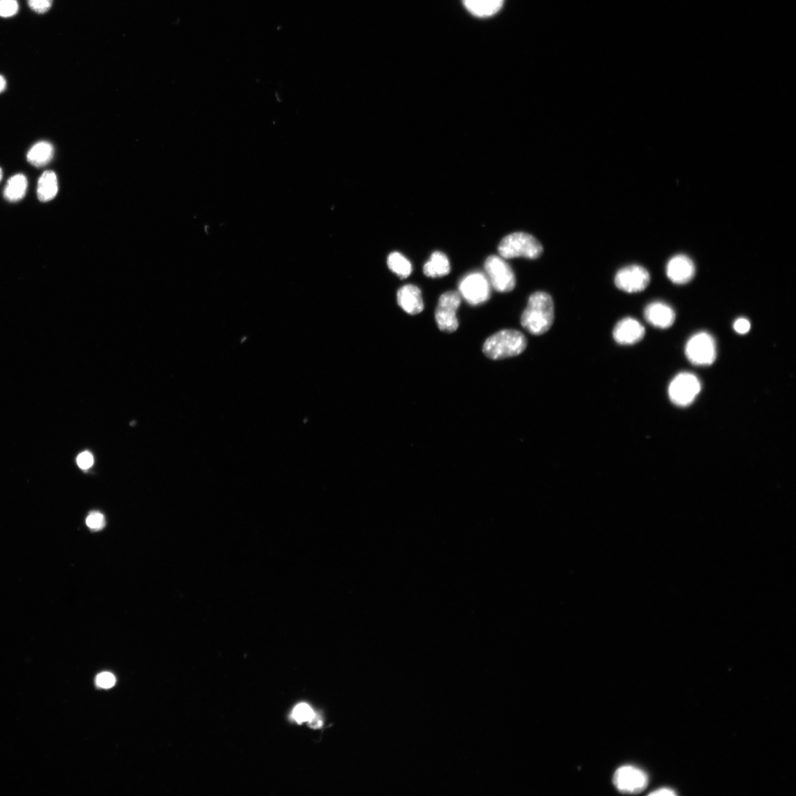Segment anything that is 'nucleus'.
I'll use <instances>...</instances> for the list:
<instances>
[{
  "label": "nucleus",
  "instance_id": "obj_1",
  "mask_svg": "<svg viewBox=\"0 0 796 796\" xmlns=\"http://www.w3.org/2000/svg\"><path fill=\"white\" fill-rule=\"evenodd\" d=\"M554 320V305L551 296L543 291L531 294L521 315L522 327L534 336H541L550 331Z\"/></svg>",
  "mask_w": 796,
  "mask_h": 796
},
{
  "label": "nucleus",
  "instance_id": "obj_2",
  "mask_svg": "<svg viewBox=\"0 0 796 796\" xmlns=\"http://www.w3.org/2000/svg\"><path fill=\"white\" fill-rule=\"evenodd\" d=\"M527 347L526 336L517 329H503L489 337L483 345L484 354L492 360L519 356Z\"/></svg>",
  "mask_w": 796,
  "mask_h": 796
},
{
  "label": "nucleus",
  "instance_id": "obj_3",
  "mask_svg": "<svg viewBox=\"0 0 796 796\" xmlns=\"http://www.w3.org/2000/svg\"><path fill=\"white\" fill-rule=\"evenodd\" d=\"M498 251L505 259L525 257L536 260L542 255L543 247L533 235L518 232L505 236L500 242Z\"/></svg>",
  "mask_w": 796,
  "mask_h": 796
},
{
  "label": "nucleus",
  "instance_id": "obj_4",
  "mask_svg": "<svg viewBox=\"0 0 796 796\" xmlns=\"http://www.w3.org/2000/svg\"><path fill=\"white\" fill-rule=\"evenodd\" d=\"M485 269L491 287L496 291L507 293L514 290L516 286L515 273L505 258L497 255L489 256L485 260Z\"/></svg>",
  "mask_w": 796,
  "mask_h": 796
},
{
  "label": "nucleus",
  "instance_id": "obj_5",
  "mask_svg": "<svg viewBox=\"0 0 796 796\" xmlns=\"http://www.w3.org/2000/svg\"><path fill=\"white\" fill-rule=\"evenodd\" d=\"M685 352L687 359L693 365H711L716 356L715 341L707 332L698 333L689 339Z\"/></svg>",
  "mask_w": 796,
  "mask_h": 796
},
{
  "label": "nucleus",
  "instance_id": "obj_6",
  "mask_svg": "<svg viewBox=\"0 0 796 796\" xmlns=\"http://www.w3.org/2000/svg\"><path fill=\"white\" fill-rule=\"evenodd\" d=\"M459 291L460 296L470 305H479L491 298V285L483 273L473 272L461 280Z\"/></svg>",
  "mask_w": 796,
  "mask_h": 796
},
{
  "label": "nucleus",
  "instance_id": "obj_7",
  "mask_svg": "<svg viewBox=\"0 0 796 796\" xmlns=\"http://www.w3.org/2000/svg\"><path fill=\"white\" fill-rule=\"evenodd\" d=\"M460 304L461 297L458 291H450L440 296L435 318L441 332L451 334L457 331L459 327L457 311Z\"/></svg>",
  "mask_w": 796,
  "mask_h": 796
},
{
  "label": "nucleus",
  "instance_id": "obj_8",
  "mask_svg": "<svg viewBox=\"0 0 796 796\" xmlns=\"http://www.w3.org/2000/svg\"><path fill=\"white\" fill-rule=\"evenodd\" d=\"M701 390L700 382L695 374L680 373L669 386L671 401L679 406H687L696 400Z\"/></svg>",
  "mask_w": 796,
  "mask_h": 796
},
{
  "label": "nucleus",
  "instance_id": "obj_9",
  "mask_svg": "<svg viewBox=\"0 0 796 796\" xmlns=\"http://www.w3.org/2000/svg\"><path fill=\"white\" fill-rule=\"evenodd\" d=\"M650 282V273L640 265H631L621 269L614 278V283L617 289L630 293L643 291L649 286Z\"/></svg>",
  "mask_w": 796,
  "mask_h": 796
},
{
  "label": "nucleus",
  "instance_id": "obj_10",
  "mask_svg": "<svg viewBox=\"0 0 796 796\" xmlns=\"http://www.w3.org/2000/svg\"><path fill=\"white\" fill-rule=\"evenodd\" d=\"M614 786L622 793L637 794L647 786L648 777L642 770L631 766L619 768L613 776Z\"/></svg>",
  "mask_w": 796,
  "mask_h": 796
},
{
  "label": "nucleus",
  "instance_id": "obj_11",
  "mask_svg": "<svg viewBox=\"0 0 796 796\" xmlns=\"http://www.w3.org/2000/svg\"><path fill=\"white\" fill-rule=\"evenodd\" d=\"M645 335L644 327L635 318H622L613 328V337L620 345H633L642 341Z\"/></svg>",
  "mask_w": 796,
  "mask_h": 796
},
{
  "label": "nucleus",
  "instance_id": "obj_12",
  "mask_svg": "<svg viewBox=\"0 0 796 796\" xmlns=\"http://www.w3.org/2000/svg\"><path fill=\"white\" fill-rule=\"evenodd\" d=\"M696 275V266L687 255H678L671 258L667 266L668 278L676 284H686Z\"/></svg>",
  "mask_w": 796,
  "mask_h": 796
},
{
  "label": "nucleus",
  "instance_id": "obj_13",
  "mask_svg": "<svg viewBox=\"0 0 796 796\" xmlns=\"http://www.w3.org/2000/svg\"><path fill=\"white\" fill-rule=\"evenodd\" d=\"M644 315L647 323L657 328H669L676 320L674 310L662 302H654L648 305L644 309Z\"/></svg>",
  "mask_w": 796,
  "mask_h": 796
},
{
  "label": "nucleus",
  "instance_id": "obj_14",
  "mask_svg": "<svg viewBox=\"0 0 796 796\" xmlns=\"http://www.w3.org/2000/svg\"><path fill=\"white\" fill-rule=\"evenodd\" d=\"M397 300L401 308L408 314L416 315L424 309L422 292L413 284H408L398 290Z\"/></svg>",
  "mask_w": 796,
  "mask_h": 796
},
{
  "label": "nucleus",
  "instance_id": "obj_15",
  "mask_svg": "<svg viewBox=\"0 0 796 796\" xmlns=\"http://www.w3.org/2000/svg\"><path fill=\"white\" fill-rule=\"evenodd\" d=\"M464 5L474 16L491 17L502 8L504 0H463Z\"/></svg>",
  "mask_w": 796,
  "mask_h": 796
},
{
  "label": "nucleus",
  "instance_id": "obj_16",
  "mask_svg": "<svg viewBox=\"0 0 796 796\" xmlns=\"http://www.w3.org/2000/svg\"><path fill=\"white\" fill-rule=\"evenodd\" d=\"M450 271L451 266L448 257L444 253L438 251L431 255L424 267L425 275L432 278L446 276L449 274Z\"/></svg>",
  "mask_w": 796,
  "mask_h": 796
},
{
  "label": "nucleus",
  "instance_id": "obj_17",
  "mask_svg": "<svg viewBox=\"0 0 796 796\" xmlns=\"http://www.w3.org/2000/svg\"><path fill=\"white\" fill-rule=\"evenodd\" d=\"M53 155V145L48 142L42 141L31 147L27 154V159L32 165L42 168L52 161Z\"/></svg>",
  "mask_w": 796,
  "mask_h": 796
},
{
  "label": "nucleus",
  "instance_id": "obj_18",
  "mask_svg": "<svg viewBox=\"0 0 796 796\" xmlns=\"http://www.w3.org/2000/svg\"><path fill=\"white\" fill-rule=\"evenodd\" d=\"M58 179L53 172L48 170L40 177L38 181L37 195L41 201L46 202L53 199L58 193Z\"/></svg>",
  "mask_w": 796,
  "mask_h": 796
},
{
  "label": "nucleus",
  "instance_id": "obj_19",
  "mask_svg": "<svg viewBox=\"0 0 796 796\" xmlns=\"http://www.w3.org/2000/svg\"><path fill=\"white\" fill-rule=\"evenodd\" d=\"M28 189V179L24 174H17L10 177L4 190V197L9 201L15 202L24 199Z\"/></svg>",
  "mask_w": 796,
  "mask_h": 796
},
{
  "label": "nucleus",
  "instance_id": "obj_20",
  "mask_svg": "<svg viewBox=\"0 0 796 796\" xmlns=\"http://www.w3.org/2000/svg\"><path fill=\"white\" fill-rule=\"evenodd\" d=\"M389 269L401 279H406L412 274L413 266L408 259L399 253H392L388 258Z\"/></svg>",
  "mask_w": 796,
  "mask_h": 796
},
{
  "label": "nucleus",
  "instance_id": "obj_21",
  "mask_svg": "<svg viewBox=\"0 0 796 796\" xmlns=\"http://www.w3.org/2000/svg\"><path fill=\"white\" fill-rule=\"evenodd\" d=\"M315 714L312 709L306 703H300L296 707L293 711V716L296 721L298 723H302L307 721H311Z\"/></svg>",
  "mask_w": 796,
  "mask_h": 796
},
{
  "label": "nucleus",
  "instance_id": "obj_22",
  "mask_svg": "<svg viewBox=\"0 0 796 796\" xmlns=\"http://www.w3.org/2000/svg\"><path fill=\"white\" fill-rule=\"evenodd\" d=\"M17 0H0V17L8 18L18 12Z\"/></svg>",
  "mask_w": 796,
  "mask_h": 796
},
{
  "label": "nucleus",
  "instance_id": "obj_23",
  "mask_svg": "<svg viewBox=\"0 0 796 796\" xmlns=\"http://www.w3.org/2000/svg\"><path fill=\"white\" fill-rule=\"evenodd\" d=\"M86 523L89 529L98 531L105 527L106 519L105 516L99 512H93L87 518Z\"/></svg>",
  "mask_w": 796,
  "mask_h": 796
},
{
  "label": "nucleus",
  "instance_id": "obj_24",
  "mask_svg": "<svg viewBox=\"0 0 796 796\" xmlns=\"http://www.w3.org/2000/svg\"><path fill=\"white\" fill-rule=\"evenodd\" d=\"M29 7L38 14L48 12L53 5V0H28Z\"/></svg>",
  "mask_w": 796,
  "mask_h": 796
},
{
  "label": "nucleus",
  "instance_id": "obj_25",
  "mask_svg": "<svg viewBox=\"0 0 796 796\" xmlns=\"http://www.w3.org/2000/svg\"><path fill=\"white\" fill-rule=\"evenodd\" d=\"M116 677L110 673H102L96 678V685L103 689H110L115 686Z\"/></svg>",
  "mask_w": 796,
  "mask_h": 796
},
{
  "label": "nucleus",
  "instance_id": "obj_26",
  "mask_svg": "<svg viewBox=\"0 0 796 796\" xmlns=\"http://www.w3.org/2000/svg\"><path fill=\"white\" fill-rule=\"evenodd\" d=\"M77 463L79 467L84 470H87L92 467L94 463V458L92 453H89V451H84L81 454H79V456L77 458Z\"/></svg>",
  "mask_w": 796,
  "mask_h": 796
},
{
  "label": "nucleus",
  "instance_id": "obj_27",
  "mask_svg": "<svg viewBox=\"0 0 796 796\" xmlns=\"http://www.w3.org/2000/svg\"><path fill=\"white\" fill-rule=\"evenodd\" d=\"M734 331L739 334H746L750 329V323L745 318H738L734 323Z\"/></svg>",
  "mask_w": 796,
  "mask_h": 796
},
{
  "label": "nucleus",
  "instance_id": "obj_28",
  "mask_svg": "<svg viewBox=\"0 0 796 796\" xmlns=\"http://www.w3.org/2000/svg\"><path fill=\"white\" fill-rule=\"evenodd\" d=\"M677 794L675 793L674 790L669 789V788L659 789V790H655V791H654L650 794V795H654V796L655 795H656V796H662V795L675 796Z\"/></svg>",
  "mask_w": 796,
  "mask_h": 796
},
{
  "label": "nucleus",
  "instance_id": "obj_29",
  "mask_svg": "<svg viewBox=\"0 0 796 796\" xmlns=\"http://www.w3.org/2000/svg\"><path fill=\"white\" fill-rule=\"evenodd\" d=\"M6 79L2 75H0V93H2L3 92V91L6 89Z\"/></svg>",
  "mask_w": 796,
  "mask_h": 796
},
{
  "label": "nucleus",
  "instance_id": "obj_30",
  "mask_svg": "<svg viewBox=\"0 0 796 796\" xmlns=\"http://www.w3.org/2000/svg\"><path fill=\"white\" fill-rule=\"evenodd\" d=\"M2 179H3V170H2L1 168H0V181H1Z\"/></svg>",
  "mask_w": 796,
  "mask_h": 796
}]
</instances>
